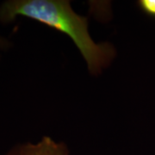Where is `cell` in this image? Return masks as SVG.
<instances>
[{"label":"cell","mask_w":155,"mask_h":155,"mask_svg":"<svg viewBox=\"0 0 155 155\" xmlns=\"http://www.w3.org/2000/svg\"><path fill=\"white\" fill-rule=\"evenodd\" d=\"M6 155H17V147H15L14 148H12Z\"/></svg>","instance_id":"5"},{"label":"cell","mask_w":155,"mask_h":155,"mask_svg":"<svg viewBox=\"0 0 155 155\" xmlns=\"http://www.w3.org/2000/svg\"><path fill=\"white\" fill-rule=\"evenodd\" d=\"M24 17L66 34L81 52L91 73H98L115 54L108 43L97 44L88 33L86 17L76 14L65 0H8L0 5V22L9 23Z\"/></svg>","instance_id":"1"},{"label":"cell","mask_w":155,"mask_h":155,"mask_svg":"<svg viewBox=\"0 0 155 155\" xmlns=\"http://www.w3.org/2000/svg\"><path fill=\"white\" fill-rule=\"evenodd\" d=\"M17 155H68L63 144L44 137L36 144L26 143L17 146Z\"/></svg>","instance_id":"2"},{"label":"cell","mask_w":155,"mask_h":155,"mask_svg":"<svg viewBox=\"0 0 155 155\" xmlns=\"http://www.w3.org/2000/svg\"><path fill=\"white\" fill-rule=\"evenodd\" d=\"M9 46H10V41L5 37L0 36V48H7Z\"/></svg>","instance_id":"4"},{"label":"cell","mask_w":155,"mask_h":155,"mask_svg":"<svg viewBox=\"0 0 155 155\" xmlns=\"http://www.w3.org/2000/svg\"><path fill=\"white\" fill-rule=\"evenodd\" d=\"M138 5L145 14L155 17V0H140L138 2Z\"/></svg>","instance_id":"3"}]
</instances>
